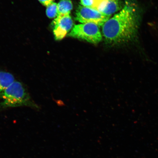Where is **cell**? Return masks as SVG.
<instances>
[{
  "instance_id": "obj_1",
  "label": "cell",
  "mask_w": 158,
  "mask_h": 158,
  "mask_svg": "<svg viewBox=\"0 0 158 158\" xmlns=\"http://www.w3.org/2000/svg\"><path fill=\"white\" fill-rule=\"evenodd\" d=\"M143 12L135 0H127L118 13L102 26V33L109 43L129 42L138 34Z\"/></svg>"
},
{
  "instance_id": "obj_4",
  "label": "cell",
  "mask_w": 158,
  "mask_h": 158,
  "mask_svg": "<svg viewBox=\"0 0 158 158\" xmlns=\"http://www.w3.org/2000/svg\"><path fill=\"white\" fill-rule=\"evenodd\" d=\"M110 17L96 9L79 6L77 10L76 19L81 23H91L102 26Z\"/></svg>"
},
{
  "instance_id": "obj_5",
  "label": "cell",
  "mask_w": 158,
  "mask_h": 158,
  "mask_svg": "<svg viewBox=\"0 0 158 158\" xmlns=\"http://www.w3.org/2000/svg\"><path fill=\"white\" fill-rule=\"evenodd\" d=\"M52 24L55 38L56 40H60L72 30L74 23L70 15H58Z\"/></svg>"
},
{
  "instance_id": "obj_2",
  "label": "cell",
  "mask_w": 158,
  "mask_h": 158,
  "mask_svg": "<svg viewBox=\"0 0 158 158\" xmlns=\"http://www.w3.org/2000/svg\"><path fill=\"white\" fill-rule=\"evenodd\" d=\"M1 100L0 107L2 108L28 106L38 108L33 102L26 89L19 81H15L0 93Z\"/></svg>"
},
{
  "instance_id": "obj_6",
  "label": "cell",
  "mask_w": 158,
  "mask_h": 158,
  "mask_svg": "<svg viewBox=\"0 0 158 158\" xmlns=\"http://www.w3.org/2000/svg\"><path fill=\"white\" fill-rule=\"evenodd\" d=\"M121 8L120 0H103L97 10L110 17Z\"/></svg>"
},
{
  "instance_id": "obj_10",
  "label": "cell",
  "mask_w": 158,
  "mask_h": 158,
  "mask_svg": "<svg viewBox=\"0 0 158 158\" xmlns=\"http://www.w3.org/2000/svg\"><path fill=\"white\" fill-rule=\"evenodd\" d=\"M103 0H80L82 6L97 10Z\"/></svg>"
},
{
  "instance_id": "obj_3",
  "label": "cell",
  "mask_w": 158,
  "mask_h": 158,
  "mask_svg": "<svg viewBox=\"0 0 158 158\" xmlns=\"http://www.w3.org/2000/svg\"><path fill=\"white\" fill-rule=\"evenodd\" d=\"M68 35L93 44L99 43L102 39V35L98 26L91 23L74 25Z\"/></svg>"
},
{
  "instance_id": "obj_8",
  "label": "cell",
  "mask_w": 158,
  "mask_h": 158,
  "mask_svg": "<svg viewBox=\"0 0 158 158\" xmlns=\"http://www.w3.org/2000/svg\"><path fill=\"white\" fill-rule=\"evenodd\" d=\"M57 6L58 15H70L73 8L71 0H60Z\"/></svg>"
},
{
  "instance_id": "obj_9",
  "label": "cell",
  "mask_w": 158,
  "mask_h": 158,
  "mask_svg": "<svg viewBox=\"0 0 158 158\" xmlns=\"http://www.w3.org/2000/svg\"><path fill=\"white\" fill-rule=\"evenodd\" d=\"M46 15L49 18L53 19L58 15V6L56 3H53L47 6Z\"/></svg>"
},
{
  "instance_id": "obj_11",
  "label": "cell",
  "mask_w": 158,
  "mask_h": 158,
  "mask_svg": "<svg viewBox=\"0 0 158 158\" xmlns=\"http://www.w3.org/2000/svg\"><path fill=\"white\" fill-rule=\"evenodd\" d=\"M43 5L48 6L54 2V0H38Z\"/></svg>"
},
{
  "instance_id": "obj_7",
  "label": "cell",
  "mask_w": 158,
  "mask_h": 158,
  "mask_svg": "<svg viewBox=\"0 0 158 158\" xmlns=\"http://www.w3.org/2000/svg\"><path fill=\"white\" fill-rule=\"evenodd\" d=\"M12 74L5 71L0 70V93L15 81Z\"/></svg>"
}]
</instances>
